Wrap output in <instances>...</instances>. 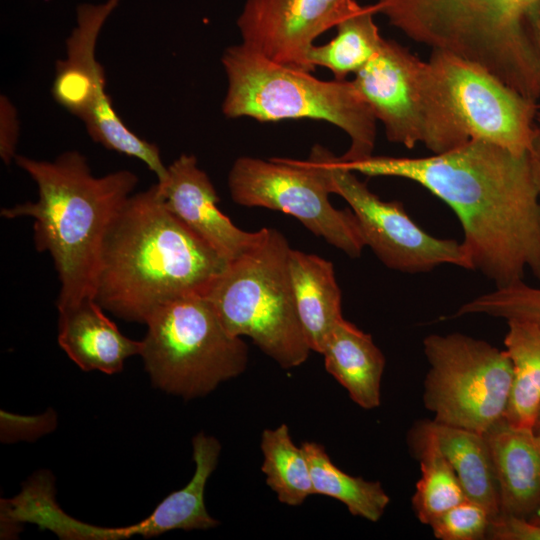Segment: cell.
Returning a JSON list of instances; mask_svg holds the SVG:
<instances>
[{
    "label": "cell",
    "instance_id": "obj_13",
    "mask_svg": "<svg viewBox=\"0 0 540 540\" xmlns=\"http://www.w3.org/2000/svg\"><path fill=\"white\" fill-rule=\"evenodd\" d=\"M227 183L235 203L289 214L351 258L366 247L353 212L331 204L325 180L306 160L242 156Z\"/></svg>",
    "mask_w": 540,
    "mask_h": 540
},
{
    "label": "cell",
    "instance_id": "obj_22",
    "mask_svg": "<svg viewBox=\"0 0 540 540\" xmlns=\"http://www.w3.org/2000/svg\"><path fill=\"white\" fill-rule=\"evenodd\" d=\"M435 440L454 469L469 500L500 514L494 465L484 434L429 420Z\"/></svg>",
    "mask_w": 540,
    "mask_h": 540
},
{
    "label": "cell",
    "instance_id": "obj_16",
    "mask_svg": "<svg viewBox=\"0 0 540 540\" xmlns=\"http://www.w3.org/2000/svg\"><path fill=\"white\" fill-rule=\"evenodd\" d=\"M220 451V446L213 441L196 442L193 445L195 472L191 480L183 488L165 497L142 521L122 528H98L75 520L71 526L72 538L118 540L135 534L149 538L176 529L189 531L216 527L219 522L208 513L204 495L207 481L217 466Z\"/></svg>",
    "mask_w": 540,
    "mask_h": 540
},
{
    "label": "cell",
    "instance_id": "obj_5",
    "mask_svg": "<svg viewBox=\"0 0 540 540\" xmlns=\"http://www.w3.org/2000/svg\"><path fill=\"white\" fill-rule=\"evenodd\" d=\"M221 63L227 78L222 103L227 118L326 121L350 138L348 150L339 157L342 161L373 155L377 120L353 81L317 79L311 72L279 64L242 42L229 46Z\"/></svg>",
    "mask_w": 540,
    "mask_h": 540
},
{
    "label": "cell",
    "instance_id": "obj_25",
    "mask_svg": "<svg viewBox=\"0 0 540 540\" xmlns=\"http://www.w3.org/2000/svg\"><path fill=\"white\" fill-rule=\"evenodd\" d=\"M314 494L324 495L343 503L357 517L377 522L390 503V497L379 481L355 477L339 469L325 448L316 442H304Z\"/></svg>",
    "mask_w": 540,
    "mask_h": 540
},
{
    "label": "cell",
    "instance_id": "obj_10",
    "mask_svg": "<svg viewBox=\"0 0 540 540\" xmlns=\"http://www.w3.org/2000/svg\"><path fill=\"white\" fill-rule=\"evenodd\" d=\"M119 2L78 6L77 24L66 40L65 57L56 63L51 94L62 108L83 122L94 142L141 160L160 179L167 166L158 146L137 136L119 117L106 92L104 69L96 58L102 27Z\"/></svg>",
    "mask_w": 540,
    "mask_h": 540
},
{
    "label": "cell",
    "instance_id": "obj_20",
    "mask_svg": "<svg viewBox=\"0 0 540 540\" xmlns=\"http://www.w3.org/2000/svg\"><path fill=\"white\" fill-rule=\"evenodd\" d=\"M289 275L307 342L312 351L321 354L329 333L343 319L334 266L318 255L291 248Z\"/></svg>",
    "mask_w": 540,
    "mask_h": 540
},
{
    "label": "cell",
    "instance_id": "obj_31",
    "mask_svg": "<svg viewBox=\"0 0 540 540\" xmlns=\"http://www.w3.org/2000/svg\"><path fill=\"white\" fill-rule=\"evenodd\" d=\"M529 155L532 163L535 182L537 185L540 205V114H538L537 117L535 135Z\"/></svg>",
    "mask_w": 540,
    "mask_h": 540
},
{
    "label": "cell",
    "instance_id": "obj_21",
    "mask_svg": "<svg viewBox=\"0 0 540 540\" xmlns=\"http://www.w3.org/2000/svg\"><path fill=\"white\" fill-rule=\"evenodd\" d=\"M407 442L420 466V478L411 498L413 511L422 524L429 525L435 517L468 498L440 450L429 420L416 422L408 432Z\"/></svg>",
    "mask_w": 540,
    "mask_h": 540
},
{
    "label": "cell",
    "instance_id": "obj_11",
    "mask_svg": "<svg viewBox=\"0 0 540 540\" xmlns=\"http://www.w3.org/2000/svg\"><path fill=\"white\" fill-rule=\"evenodd\" d=\"M306 160L323 177L330 193L348 203L365 245L389 269L410 274L442 265L473 270L462 242L427 233L411 219L401 202L379 198L325 147L315 145Z\"/></svg>",
    "mask_w": 540,
    "mask_h": 540
},
{
    "label": "cell",
    "instance_id": "obj_24",
    "mask_svg": "<svg viewBox=\"0 0 540 540\" xmlns=\"http://www.w3.org/2000/svg\"><path fill=\"white\" fill-rule=\"evenodd\" d=\"M376 14L375 4L363 6L355 1L335 26L336 36L311 48L310 65L328 69L337 80L355 75L377 54L384 40L374 21Z\"/></svg>",
    "mask_w": 540,
    "mask_h": 540
},
{
    "label": "cell",
    "instance_id": "obj_7",
    "mask_svg": "<svg viewBox=\"0 0 540 540\" xmlns=\"http://www.w3.org/2000/svg\"><path fill=\"white\" fill-rule=\"evenodd\" d=\"M145 324L140 355L153 384L165 392L204 396L246 370V343L226 331L202 295L160 306Z\"/></svg>",
    "mask_w": 540,
    "mask_h": 540
},
{
    "label": "cell",
    "instance_id": "obj_2",
    "mask_svg": "<svg viewBox=\"0 0 540 540\" xmlns=\"http://www.w3.org/2000/svg\"><path fill=\"white\" fill-rule=\"evenodd\" d=\"M227 263L167 209L154 184L132 194L112 221L95 300L121 319L146 323L168 302L203 296Z\"/></svg>",
    "mask_w": 540,
    "mask_h": 540
},
{
    "label": "cell",
    "instance_id": "obj_3",
    "mask_svg": "<svg viewBox=\"0 0 540 540\" xmlns=\"http://www.w3.org/2000/svg\"><path fill=\"white\" fill-rule=\"evenodd\" d=\"M15 163L38 188V199L3 207L7 219L31 217L38 252L53 260L60 290L57 309L95 299L100 254L107 231L138 183L129 170L95 176L77 150L54 160L17 155Z\"/></svg>",
    "mask_w": 540,
    "mask_h": 540
},
{
    "label": "cell",
    "instance_id": "obj_15",
    "mask_svg": "<svg viewBox=\"0 0 540 540\" xmlns=\"http://www.w3.org/2000/svg\"><path fill=\"white\" fill-rule=\"evenodd\" d=\"M156 184L167 209L227 262L248 251L262 236L263 228L244 231L222 213L216 189L194 155L181 154L168 166L166 179Z\"/></svg>",
    "mask_w": 540,
    "mask_h": 540
},
{
    "label": "cell",
    "instance_id": "obj_28",
    "mask_svg": "<svg viewBox=\"0 0 540 540\" xmlns=\"http://www.w3.org/2000/svg\"><path fill=\"white\" fill-rule=\"evenodd\" d=\"M493 519L484 506L467 499L435 517L428 526L439 540H483Z\"/></svg>",
    "mask_w": 540,
    "mask_h": 540
},
{
    "label": "cell",
    "instance_id": "obj_32",
    "mask_svg": "<svg viewBox=\"0 0 540 540\" xmlns=\"http://www.w3.org/2000/svg\"><path fill=\"white\" fill-rule=\"evenodd\" d=\"M536 44H537L538 54L540 57V13H539L537 23H536Z\"/></svg>",
    "mask_w": 540,
    "mask_h": 540
},
{
    "label": "cell",
    "instance_id": "obj_6",
    "mask_svg": "<svg viewBox=\"0 0 540 540\" xmlns=\"http://www.w3.org/2000/svg\"><path fill=\"white\" fill-rule=\"evenodd\" d=\"M290 251L281 232L263 228L257 243L228 262L203 295L230 335L249 337L283 369L300 366L312 351L294 302Z\"/></svg>",
    "mask_w": 540,
    "mask_h": 540
},
{
    "label": "cell",
    "instance_id": "obj_34",
    "mask_svg": "<svg viewBox=\"0 0 540 540\" xmlns=\"http://www.w3.org/2000/svg\"><path fill=\"white\" fill-rule=\"evenodd\" d=\"M533 431L540 435V410L538 412V415H537V418H536V421H535V424L533 426Z\"/></svg>",
    "mask_w": 540,
    "mask_h": 540
},
{
    "label": "cell",
    "instance_id": "obj_26",
    "mask_svg": "<svg viewBox=\"0 0 540 540\" xmlns=\"http://www.w3.org/2000/svg\"><path fill=\"white\" fill-rule=\"evenodd\" d=\"M263 454L261 470L266 483L278 500L289 506H299L314 495L310 468L302 446L292 441L289 428L281 424L265 429L261 434Z\"/></svg>",
    "mask_w": 540,
    "mask_h": 540
},
{
    "label": "cell",
    "instance_id": "obj_23",
    "mask_svg": "<svg viewBox=\"0 0 540 540\" xmlns=\"http://www.w3.org/2000/svg\"><path fill=\"white\" fill-rule=\"evenodd\" d=\"M506 322L504 345L512 365V386L505 420L533 429L540 410V325L518 319Z\"/></svg>",
    "mask_w": 540,
    "mask_h": 540
},
{
    "label": "cell",
    "instance_id": "obj_8",
    "mask_svg": "<svg viewBox=\"0 0 540 540\" xmlns=\"http://www.w3.org/2000/svg\"><path fill=\"white\" fill-rule=\"evenodd\" d=\"M423 403L435 422L484 434L505 418L512 386L506 350L454 332L423 339Z\"/></svg>",
    "mask_w": 540,
    "mask_h": 540
},
{
    "label": "cell",
    "instance_id": "obj_27",
    "mask_svg": "<svg viewBox=\"0 0 540 540\" xmlns=\"http://www.w3.org/2000/svg\"><path fill=\"white\" fill-rule=\"evenodd\" d=\"M484 315L500 318L525 320L540 325V287L524 281L498 287L463 303L455 317Z\"/></svg>",
    "mask_w": 540,
    "mask_h": 540
},
{
    "label": "cell",
    "instance_id": "obj_9",
    "mask_svg": "<svg viewBox=\"0 0 540 540\" xmlns=\"http://www.w3.org/2000/svg\"><path fill=\"white\" fill-rule=\"evenodd\" d=\"M352 81L390 142L409 149L421 143L432 154L466 143L439 102L428 61L399 43L384 39Z\"/></svg>",
    "mask_w": 540,
    "mask_h": 540
},
{
    "label": "cell",
    "instance_id": "obj_19",
    "mask_svg": "<svg viewBox=\"0 0 540 540\" xmlns=\"http://www.w3.org/2000/svg\"><path fill=\"white\" fill-rule=\"evenodd\" d=\"M321 354L327 372L354 403L367 410L379 407L386 361L370 334L343 318L329 333Z\"/></svg>",
    "mask_w": 540,
    "mask_h": 540
},
{
    "label": "cell",
    "instance_id": "obj_1",
    "mask_svg": "<svg viewBox=\"0 0 540 540\" xmlns=\"http://www.w3.org/2000/svg\"><path fill=\"white\" fill-rule=\"evenodd\" d=\"M339 161L365 176L413 181L445 202L460 221L473 270L495 288L523 281L526 271L540 281V205L529 153L469 140L427 157Z\"/></svg>",
    "mask_w": 540,
    "mask_h": 540
},
{
    "label": "cell",
    "instance_id": "obj_14",
    "mask_svg": "<svg viewBox=\"0 0 540 540\" xmlns=\"http://www.w3.org/2000/svg\"><path fill=\"white\" fill-rule=\"evenodd\" d=\"M355 0H245L237 26L242 43L284 66L312 72L315 40L335 27Z\"/></svg>",
    "mask_w": 540,
    "mask_h": 540
},
{
    "label": "cell",
    "instance_id": "obj_12",
    "mask_svg": "<svg viewBox=\"0 0 540 540\" xmlns=\"http://www.w3.org/2000/svg\"><path fill=\"white\" fill-rule=\"evenodd\" d=\"M428 63L439 102L465 141L488 142L515 154L530 152L538 116L535 100L454 54L432 50Z\"/></svg>",
    "mask_w": 540,
    "mask_h": 540
},
{
    "label": "cell",
    "instance_id": "obj_18",
    "mask_svg": "<svg viewBox=\"0 0 540 540\" xmlns=\"http://www.w3.org/2000/svg\"><path fill=\"white\" fill-rule=\"evenodd\" d=\"M102 309L94 298L59 309L58 343L82 370L115 374L140 355L142 341L123 335Z\"/></svg>",
    "mask_w": 540,
    "mask_h": 540
},
{
    "label": "cell",
    "instance_id": "obj_29",
    "mask_svg": "<svg viewBox=\"0 0 540 540\" xmlns=\"http://www.w3.org/2000/svg\"><path fill=\"white\" fill-rule=\"evenodd\" d=\"M20 136L18 111L4 94L0 96V157L5 165L15 161Z\"/></svg>",
    "mask_w": 540,
    "mask_h": 540
},
{
    "label": "cell",
    "instance_id": "obj_33",
    "mask_svg": "<svg viewBox=\"0 0 540 540\" xmlns=\"http://www.w3.org/2000/svg\"><path fill=\"white\" fill-rule=\"evenodd\" d=\"M530 522L540 525V504L529 519Z\"/></svg>",
    "mask_w": 540,
    "mask_h": 540
},
{
    "label": "cell",
    "instance_id": "obj_17",
    "mask_svg": "<svg viewBox=\"0 0 540 540\" xmlns=\"http://www.w3.org/2000/svg\"><path fill=\"white\" fill-rule=\"evenodd\" d=\"M484 436L498 484L500 514L529 519L540 504V435L503 418Z\"/></svg>",
    "mask_w": 540,
    "mask_h": 540
},
{
    "label": "cell",
    "instance_id": "obj_30",
    "mask_svg": "<svg viewBox=\"0 0 540 540\" xmlns=\"http://www.w3.org/2000/svg\"><path fill=\"white\" fill-rule=\"evenodd\" d=\"M490 540H540V525L524 518L499 514L491 522Z\"/></svg>",
    "mask_w": 540,
    "mask_h": 540
},
{
    "label": "cell",
    "instance_id": "obj_4",
    "mask_svg": "<svg viewBox=\"0 0 540 540\" xmlns=\"http://www.w3.org/2000/svg\"><path fill=\"white\" fill-rule=\"evenodd\" d=\"M377 14L432 50L474 62L509 87L540 83V0H377Z\"/></svg>",
    "mask_w": 540,
    "mask_h": 540
}]
</instances>
